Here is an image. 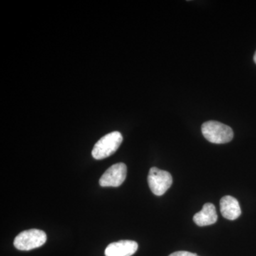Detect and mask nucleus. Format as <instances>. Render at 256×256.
<instances>
[{"label":"nucleus","mask_w":256,"mask_h":256,"mask_svg":"<svg viewBox=\"0 0 256 256\" xmlns=\"http://www.w3.org/2000/svg\"><path fill=\"white\" fill-rule=\"evenodd\" d=\"M204 137L214 144H225L233 140L234 132L226 124L217 121H207L202 126Z\"/></svg>","instance_id":"1"},{"label":"nucleus","mask_w":256,"mask_h":256,"mask_svg":"<svg viewBox=\"0 0 256 256\" xmlns=\"http://www.w3.org/2000/svg\"><path fill=\"white\" fill-rule=\"evenodd\" d=\"M124 138L118 131L106 134L96 143L92 156L96 160H104L114 154L122 144Z\"/></svg>","instance_id":"2"},{"label":"nucleus","mask_w":256,"mask_h":256,"mask_svg":"<svg viewBox=\"0 0 256 256\" xmlns=\"http://www.w3.org/2000/svg\"><path fill=\"white\" fill-rule=\"evenodd\" d=\"M46 234L38 229L24 230L16 236L14 246L20 250H30L41 247L46 242Z\"/></svg>","instance_id":"3"},{"label":"nucleus","mask_w":256,"mask_h":256,"mask_svg":"<svg viewBox=\"0 0 256 256\" xmlns=\"http://www.w3.org/2000/svg\"><path fill=\"white\" fill-rule=\"evenodd\" d=\"M148 184L156 196H162L172 184V176L168 172L152 168L148 176Z\"/></svg>","instance_id":"4"},{"label":"nucleus","mask_w":256,"mask_h":256,"mask_svg":"<svg viewBox=\"0 0 256 256\" xmlns=\"http://www.w3.org/2000/svg\"><path fill=\"white\" fill-rule=\"evenodd\" d=\"M126 176L127 166L124 163H117L106 170L99 180V184L104 188H118L124 182Z\"/></svg>","instance_id":"5"},{"label":"nucleus","mask_w":256,"mask_h":256,"mask_svg":"<svg viewBox=\"0 0 256 256\" xmlns=\"http://www.w3.org/2000/svg\"><path fill=\"white\" fill-rule=\"evenodd\" d=\"M138 248L137 242L122 240L109 244L105 250L106 256H132Z\"/></svg>","instance_id":"6"},{"label":"nucleus","mask_w":256,"mask_h":256,"mask_svg":"<svg viewBox=\"0 0 256 256\" xmlns=\"http://www.w3.org/2000/svg\"><path fill=\"white\" fill-rule=\"evenodd\" d=\"M220 210L224 218L236 220L242 214V210L238 200L232 196L222 197L220 201Z\"/></svg>","instance_id":"7"},{"label":"nucleus","mask_w":256,"mask_h":256,"mask_svg":"<svg viewBox=\"0 0 256 256\" xmlns=\"http://www.w3.org/2000/svg\"><path fill=\"white\" fill-rule=\"evenodd\" d=\"M218 216L214 205L206 203L200 212L194 216L193 220L198 226L212 225L216 222Z\"/></svg>","instance_id":"8"},{"label":"nucleus","mask_w":256,"mask_h":256,"mask_svg":"<svg viewBox=\"0 0 256 256\" xmlns=\"http://www.w3.org/2000/svg\"><path fill=\"white\" fill-rule=\"evenodd\" d=\"M169 256H198L196 254L188 252H173Z\"/></svg>","instance_id":"9"},{"label":"nucleus","mask_w":256,"mask_h":256,"mask_svg":"<svg viewBox=\"0 0 256 256\" xmlns=\"http://www.w3.org/2000/svg\"><path fill=\"white\" fill-rule=\"evenodd\" d=\"M254 62H255V63L256 64V52L255 54H254Z\"/></svg>","instance_id":"10"}]
</instances>
